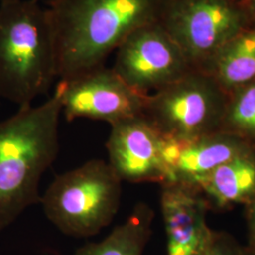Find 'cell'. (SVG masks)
<instances>
[{"label":"cell","instance_id":"obj_1","mask_svg":"<svg viewBox=\"0 0 255 255\" xmlns=\"http://www.w3.org/2000/svg\"><path fill=\"white\" fill-rule=\"evenodd\" d=\"M166 0H52L57 77L69 80L105 65L137 28L160 21Z\"/></svg>","mask_w":255,"mask_h":255},{"label":"cell","instance_id":"obj_2","mask_svg":"<svg viewBox=\"0 0 255 255\" xmlns=\"http://www.w3.org/2000/svg\"><path fill=\"white\" fill-rule=\"evenodd\" d=\"M62 113L58 83L44 103L19 108L0 121V233L41 202V179L59 152Z\"/></svg>","mask_w":255,"mask_h":255},{"label":"cell","instance_id":"obj_3","mask_svg":"<svg viewBox=\"0 0 255 255\" xmlns=\"http://www.w3.org/2000/svg\"><path fill=\"white\" fill-rule=\"evenodd\" d=\"M57 77L54 30L36 0L0 2V96L19 108L32 105Z\"/></svg>","mask_w":255,"mask_h":255},{"label":"cell","instance_id":"obj_4","mask_svg":"<svg viewBox=\"0 0 255 255\" xmlns=\"http://www.w3.org/2000/svg\"><path fill=\"white\" fill-rule=\"evenodd\" d=\"M122 181L109 163L94 159L57 176L41 198L47 219L64 235H98L116 217Z\"/></svg>","mask_w":255,"mask_h":255},{"label":"cell","instance_id":"obj_5","mask_svg":"<svg viewBox=\"0 0 255 255\" xmlns=\"http://www.w3.org/2000/svg\"><path fill=\"white\" fill-rule=\"evenodd\" d=\"M228 101L229 94L212 76L193 68L147 96L143 117L164 136L194 139L221 128Z\"/></svg>","mask_w":255,"mask_h":255},{"label":"cell","instance_id":"obj_6","mask_svg":"<svg viewBox=\"0 0 255 255\" xmlns=\"http://www.w3.org/2000/svg\"><path fill=\"white\" fill-rule=\"evenodd\" d=\"M159 22L195 68L255 25L241 2L235 0H166Z\"/></svg>","mask_w":255,"mask_h":255},{"label":"cell","instance_id":"obj_7","mask_svg":"<svg viewBox=\"0 0 255 255\" xmlns=\"http://www.w3.org/2000/svg\"><path fill=\"white\" fill-rule=\"evenodd\" d=\"M193 68L159 21L128 35L116 50L113 66L124 82L144 96L162 90Z\"/></svg>","mask_w":255,"mask_h":255},{"label":"cell","instance_id":"obj_8","mask_svg":"<svg viewBox=\"0 0 255 255\" xmlns=\"http://www.w3.org/2000/svg\"><path fill=\"white\" fill-rule=\"evenodd\" d=\"M59 83L67 121L88 119L112 125L144 114L147 96L132 89L113 67L104 65Z\"/></svg>","mask_w":255,"mask_h":255},{"label":"cell","instance_id":"obj_9","mask_svg":"<svg viewBox=\"0 0 255 255\" xmlns=\"http://www.w3.org/2000/svg\"><path fill=\"white\" fill-rule=\"evenodd\" d=\"M164 135L143 116L121 120L111 125L108 163L122 182L164 184Z\"/></svg>","mask_w":255,"mask_h":255},{"label":"cell","instance_id":"obj_10","mask_svg":"<svg viewBox=\"0 0 255 255\" xmlns=\"http://www.w3.org/2000/svg\"><path fill=\"white\" fill-rule=\"evenodd\" d=\"M164 137L163 156L166 168L164 184H181L193 188L199 179L250 150L240 137L227 131L194 139Z\"/></svg>","mask_w":255,"mask_h":255},{"label":"cell","instance_id":"obj_11","mask_svg":"<svg viewBox=\"0 0 255 255\" xmlns=\"http://www.w3.org/2000/svg\"><path fill=\"white\" fill-rule=\"evenodd\" d=\"M194 190L181 184H163L161 207L167 255H200L213 237L204 204Z\"/></svg>","mask_w":255,"mask_h":255},{"label":"cell","instance_id":"obj_12","mask_svg":"<svg viewBox=\"0 0 255 255\" xmlns=\"http://www.w3.org/2000/svg\"><path fill=\"white\" fill-rule=\"evenodd\" d=\"M200 69L231 94L255 80V25L247 27L221 46Z\"/></svg>","mask_w":255,"mask_h":255},{"label":"cell","instance_id":"obj_13","mask_svg":"<svg viewBox=\"0 0 255 255\" xmlns=\"http://www.w3.org/2000/svg\"><path fill=\"white\" fill-rule=\"evenodd\" d=\"M219 206L255 197V154L248 150L195 182Z\"/></svg>","mask_w":255,"mask_h":255},{"label":"cell","instance_id":"obj_14","mask_svg":"<svg viewBox=\"0 0 255 255\" xmlns=\"http://www.w3.org/2000/svg\"><path fill=\"white\" fill-rule=\"evenodd\" d=\"M153 211L139 203L125 222L114 229L100 242L79 248L75 255H143L151 235Z\"/></svg>","mask_w":255,"mask_h":255},{"label":"cell","instance_id":"obj_15","mask_svg":"<svg viewBox=\"0 0 255 255\" xmlns=\"http://www.w3.org/2000/svg\"><path fill=\"white\" fill-rule=\"evenodd\" d=\"M221 128L237 136L255 140V80L229 95Z\"/></svg>","mask_w":255,"mask_h":255},{"label":"cell","instance_id":"obj_16","mask_svg":"<svg viewBox=\"0 0 255 255\" xmlns=\"http://www.w3.org/2000/svg\"><path fill=\"white\" fill-rule=\"evenodd\" d=\"M200 255H247L246 250L227 234L214 233L209 244Z\"/></svg>","mask_w":255,"mask_h":255},{"label":"cell","instance_id":"obj_17","mask_svg":"<svg viewBox=\"0 0 255 255\" xmlns=\"http://www.w3.org/2000/svg\"><path fill=\"white\" fill-rule=\"evenodd\" d=\"M250 246L249 250H255V203L250 214Z\"/></svg>","mask_w":255,"mask_h":255},{"label":"cell","instance_id":"obj_18","mask_svg":"<svg viewBox=\"0 0 255 255\" xmlns=\"http://www.w3.org/2000/svg\"><path fill=\"white\" fill-rule=\"evenodd\" d=\"M241 4L243 5L244 9H246L253 23L255 24V0H242Z\"/></svg>","mask_w":255,"mask_h":255},{"label":"cell","instance_id":"obj_19","mask_svg":"<svg viewBox=\"0 0 255 255\" xmlns=\"http://www.w3.org/2000/svg\"><path fill=\"white\" fill-rule=\"evenodd\" d=\"M247 255H255V250H246Z\"/></svg>","mask_w":255,"mask_h":255},{"label":"cell","instance_id":"obj_20","mask_svg":"<svg viewBox=\"0 0 255 255\" xmlns=\"http://www.w3.org/2000/svg\"><path fill=\"white\" fill-rule=\"evenodd\" d=\"M3 1H10V0H0V2H3ZM36 1H39V2H41V0H36ZM48 2H50V1H52V0H47Z\"/></svg>","mask_w":255,"mask_h":255},{"label":"cell","instance_id":"obj_21","mask_svg":"<svg viewBox=\"0 0 255 255\" xmlns=\"http://www.w3.org/2000/svg\"><path fill=\"white\" fill-rule=\"evenodd\" d=\"M235 1H239V2H241V1H242V0H235Z\"/></svg>","mask_w":255,"mask_h":255},{"label":"cell","instance_id":"obj_22","mask_svg":"<svg viewBox=\"0 0 255 255\" xmlns=\"http://www.w3.org/2000/svg\"><path fill=\"white\" fill-rule=\"evenodd\" d=\"M0 99H1V96H0Z\"/></svg>","mask_w":255,"mask_h":255}]
</instances>
